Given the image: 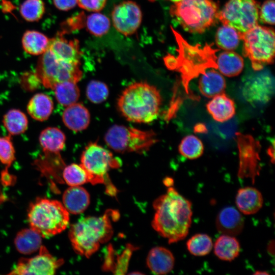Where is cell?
I'll return each mask as SVG.
<instances>
[{
	"mask_svg": "<svg viewBox=\"0 0 275 275\" xmlns=\"http://www.w3.org/2000/svg\"><path fill=\"white\" fill-rule=\"evenodd\" d=\"M108 88L103 82L92 80L88 85L86 95L88 99L94 103H100L105 100L108 96Z\"/></svg>",
	"mask_w": 275,
	"mask_h": 275,
	"instance_id": "obj_37",
	"label": "cell"
},
{
	"mask_svg": "<svg viewBox=\"0 0 275 275\" xmlns=\"http://www.w3.org/2000/svg\"><path fill=\"white\" fill-rule=\"evenodd\" d=\"M34 73L40 83L51 89L65 81L77 83L82 76L79 64L62 59L48 48L40 56Z\"/></svg>",
	"mask_w": 275,
	"mask_h": 275,
	"instance_id": "obj_8",
	"label": "cell"
},
{
	"mask_svg": "<svg viewBox=\"0 0 275 275\" xmlns=\"http://www.w3.org/2000/svg\"><path fill=\"white\" fill-rule=\"evenodd\" d=\"M274 241L272 240V241L270 242L269 244H268L267 246V251L268 252L271 254V255H273L274 253Z\"/></svg>",
	"mask_w": 275,
	"mask_h": 275,
	"instance_id": "obj_43",
	"label": "cell"
},
{
	"mask_svg": "<svg viewBox=\"0 0 275 275\" xmlns=\"http://www.w3.org/2000/svg\"><path fill=\"white\" fill-rule=\"evenodd\" d=\"M254 274H268L267 272H265V271H257L256 273H255Z\"/></svg>",
	"mask_w": 275,
	"mask_h": 275,
	"instance_id": "obj_46",
	"label": "cell"
},
{
	"mask_svg": "<svg viewBox=\"0 0 275 275\" xmlns=\"http://www.w3.org/2000/svg\"><path fill=\"white\" fill-rule=\"evenodd\" d=\"M206 108L213 119L219 122L230 120L235 113L234 101L224 93L213 97L206 104Z\"/></svg>",
	"mask_w": 275,
	"mask_h": 275,
	"instance_id": "obj_21",
	"label": "cell"
},
{
	"mask_svg": "<svg viewBox=\"0 0 275 275\" xmlns=\"http://www.w3.org/2000/svg\"><path fill=\"white\" fill-rule=\"evenodd\" d=\"M155 211L152 222L153 229L169 243L183 240L191 224V203L175 188L169 187L167 193L153 203Z\"/></svg>",
	"mask_w": 275,
	"mask_h": 275,
	"instance_id": "obj_1",
	"label": "cell"
},
{
	"mask_svg": "<svg viewBox=\"0 0 275 275\" xmlns=\"http://www.w3.org/2000/svg\"><path fill=\"white\" fill-rule=\"evenodd\" d=\"M64 181L70 186H80L89 182V175L80 164L72 163L65 167L63 172Z\"/></svg>",
	"mask_w": 275,
	"mask_h": 275,
	"instance_id": "obj_36",
	"label": "cell"
},
{
	"mask_svg": "<svg viewBox=\"0 0 275 275\" xmlns=\"http://www.w3.org/2000/svg\"><path fill=\"white\" fill-rule=\"evenodd\" d=\"M104 140L108 147L119 153H142L149 150L158 141L152 130L118 125L108 129Z\"/></svg>",
	"mask_w": 275,
	"mask_h": 275,
	"instance_id": "obj_9",
	"label": "cell"
},
{
	"mask_svg": "<svg viewBox=\"0 0 275 275\" xmlns=\"http://www.w3.org/2000/svg\"><path fill=\"white\" fill-rule=\"evenodd\" d=\"M239 151V166L238 172L240 178H250L254 183L259 175V150L260 145L251 136L237 133Z\"/></svg>",
	"mask_w": 275,
	"mask_h": 275,
	"instance_id": "obj_13",
	"label": "cell"
},
{
	"mask_svg": "<svg viewBox=\"0 0 275 275\" xmlns=\"http://www.w3.org/2000/svg\"><path fill=\"white\" fill-rule=\"evenodd\" d=\"M179 54L177 59L168 56L165 63L168 67L177 69L180 73L182 84L187 94L191 93L189 84L194 78L202 74L209 68H217L216 51L209 46L201 49L197 45L192 46L185 42L188 51L179 43Z\"/></svg>",
	"mask_w": 275,
	"mask_h": 275,
	"instance_id": "obj_6",
	"label": "cell"
},
{
	"mask_svg": "<svg viewBox=\"0 0 275 275\" xmlns=\"http://www.w3.org/2000/svg\"><path fill=\"white\" fill-rule=\"evenodd\" d=\"M244 98L255 104H265L274 94V81L268 72H260L248 77L241 85Z\"/></svg>",
	"mask_w": 275,
	"mask_h": 275,
	"instance_id": "obj_14",
	"label": "cell"
},
{
	"mask_svg": "<svg viewBox=\"0 0 275 275\" xmlns=\"http://www.w3.org/2000/svg\"><path fill=\"white\" fill-rule=\"evenodd\" d=\"M53 109V102L51 98L44 93L34 95L29 101L26 110L34 119L43 121L48 119Z\"/></svg>",
	"mask_w": 275,
	"mask_h": 275,
	"instance_id": "obj_24",
	"label": "cell"
},
{
	"mask_svg": "<svg viewBox=\"0 0 275 275\" xmlns=\"http://www.w3.org/2000/svg\"><path fill=\"white\" fill-rule=\"evenodd\" d=\"M240 33L233 28L223 25L215 35V43L218 47L227 51L235 49L239 44Z\"/></svg>",
	"mask_w": 275,
	"mask_h": 275,
	"instance_id": "obj_31",
	"label": "cell"
},
{
	"mask_svg": "<svg viewBox=\"0 0 275 275\" xmlns=\"http://www.w3.org/2000/svg\"><path fill=\"white\" fill-rule=\"evenodd\" d=\"M164 183L166 186L170 187L173 184V180L171 178H166L164 180Z\"/></svg>",
	"mask_w": 275,
	"mask_h": 275,
	"instance_id": "obj_44",
	"label": "cell"
},
{
	"mask_svg": "<svg viewBox=\"0 0 275 275\" xmlns=\"http://www.w3.org/2000/svg\"><path fill=\"white\" fill-rule=\"evenodd\" d=\"M178 148L180 153L182 156L190 159L199 158L204 151L202 142L194 135L184 137L181 140Z\"/></svg>",
	"mask_w": 275,
	"mask_h": 275,
	"instance_id": "obj_35",
	"label": "cell"
},
{
	"mask_svg": "<svg viewBox=\"0 0 275 275\" xmlns=\"http://www.w3.org/2000/svg\"><path fill=\"white\" fill-rule=\"evenodd\" d=\"M50 39L44 34L35 30H28L23 34L21 44L24 51L33 56H40L47 49Z\"/></svg>",
	"mask_w": 275,
	"mask_h": 275,
	"instance_id": "obj_26",
	"label": "cell"
},
{
	"mask_svg": "<svg viewBox=\"0 0 275 275\" xmlns=\"http://www.w3.org/2000/svg\"><path fill=\"white\" fill-rule=\"evenodd\" d=\"M28 220L30 228L42 237H50L66 229L69 213L60 202L39 198L30 204Z\"/></svg>",
	"mask_w": 275,
	"mask_h": 275,
	"instance_id": "obj_4",
	"label": "cell"
},
{
	"mask_svg": "<svg viewBox=\"0 0 275 275\" xmlns=\"http://www.w3.org/2000/svg\"><path fill=\"white\" fill-rule=\"evenodd\" d=\"M52 90L54 91L57 101L66 106L76 102L80 96L79 89L76 82L72 81L58 83Z\"/></svg>",
	"mask_w": 275,
	"mask_h": 275,
	"instance_id": "obj_29",
	"label": "cell"
},
{
	"mask_svg": "<svg viewBox=\"0 0 275 275\" xmlns=\"http://www.w3.org/2000/svg\"><path fill=\"white\" fill-rule=\"evenodd\" d=\"M106 0H77V5L88 11L99 12L105 7Z\"/></svg>",
	"mask_w": 275,
	"mask_h": 275,
	"instance_id": "obj_41",
	"label": "cell"
},
{
	"mask_svg": "<svg viewBox=\"0 0 275 275\" xmlns=\"http://www.w3.org/2000/svg\"><path fill=\"white\" fill-rule=\"evenodd\" d=\"M259 10L256 0H229L219 11L218 19L243 33L258 24Z\"/></svg>",
	"mask_w": 275,
	"mask_h": 275,
	"instance_id": "obj_11",
	"label": "cell"
},
{
	"mask_svg": "<svg viewBox=\"0 0 275 275\" xmlns=\"http://www.w3.org/2000/svg\"><path fill=\"white\" fill-rule=\"evenodd\" d=\"M203 125H197L195 127V130H196L198 132H204L205 131V127H202Z\"/></svg>",
	"mask_w": 275,
	"mask_h": 275,
	"instance_id": "obj_45",
	"label": "cell"
},
{
	"mask_svg": "<svg viewBox=\"0 0 275 275\" xmlns=\"http://www.w3.org/2000/svg\"><path fill=\"white\" fill-rule=\"evenodd\" d=\"M235 203L240 212L250 215L257 213L262 208L263 199L261 193L257 188L247 186L238 190Z\"/></svg>",
	"mask_w": 275,
	"mask_h": 275,
	"instance_id": "obj_18",
	"label": "cell"
},
{
	"mask_svg": "<svg viewBox=\"0 0 275 275\" xmlns=\"http://www.w3.org/2000/svg\"><path fill=\"white\" fill-rule=\"evenodd\" d=\"M217 68L223 75L233 77L239 75L242 71L244 62L242 58L232 51L221 52L216 62Z\"/></svg>",
	"mask_w": 275,
	"mask_h": 275,
	"instance_id": "obj_25",
	"label": "cell"
},
{
	"mask_svg": "<svg viewBox=\"0 0 275 275\" xmlns=\"http://www.w3.org/2000/svg\"><path fill=\"white\" fill-rule=\"evenodd\" d=\"M80 162V165L88 174L89 182L93 185L105 183L109 170L121 166L120 160L109 151L93 142L89 143L85 147Z\"/></svg>",
	"mask_w": 275,
	"mask_h": 275,
	"instance_id": "obj_10",
	"label": "cell"
},
{
	"mask_svg": "<svg viewBox=\"0 0 275 275\" xmlns=\"http://www.w3.org/2000/svg\"><path fill=\"white\" fill-rule=\"evenodd\" d=\"M39 143L46 156L59 155L65 146L66 136L59 128L49 127L43 129L39 135Z\"/></svg>",
	"mask_w": 275,
	"mask_h": 275,
	"instance_id": "obj_22",
	"label": "cell"
},
{
	"mask_svg": "<svg viewBox=\"0 0 275 275\" xmlns=\"http://www.w3.org/2000/svg\"><path fill=\"white\" fill-rule=\"evenodd\" d=\"M119 213L108 210L100 216H88L73 224L69 238L75 252L87 258L108 241L113 234L112 220L117 219Z\"/></svg>",
	"mask_w": 275,
	"mask_h": 275,
	"instance_id": "obj_2",
	"label": "cell"
},
{
	"mask_svg": "<svg viewBox=\"0 0 275 275\" xmlns=\"http://www.w3.org/2000/svg\"><path fill=\"white\" fill-rule=\"evenodd\" d=\"M54 6L61 11H69L77 5V0H53Z\"/></svg>",
	"mask_w": 275,
	"mask_h": 275,
	"instance_id": "obj_42",
	"label": "cell"
},
{
	"mask_svg": "<svg viewBox=\"0 0 275 275\" xmlns=\"http://www.w3.org/2000/svg\"><path fill=\"white\" fill-rule=\"evenodd\" d=\"M136 248L130 244H128L122 253L118 256L115 263L113 271L116 274H124L127 271L128 263L134 250Z\"/></svg>",
	"mask_w": 275,
	"mask_h": 275,
	"instance_id": "obj_39",
	"label": "cell"
},
{
	"mask_svg": "<svg viewBox=\"0 0 275 275\" xmlns=\"http://www.w3.org/2000/svg\"><path fill=\"white\" fill-rule=\"evenodd\" d=\"M142 19V13L139 6L134 2L126 1L117 5L112 13L114 28L124 36L134 34L139 28Z\"/></svg>",
	"mask_w": 275,
	"mask_h": 275,
	"instance_id": "obj_15",
	"label": "cell"
},
{
	"mask_svg": "<svg viewBox=\"0 0 275 275\" xmlns=\"http://www.w3.org/2000/svg\"><path fill=\"white\" fill-rule=\"evenodd\" d=\"M274 1H265L259 10V18L265 23L270 25L274 24Z\"/></svg>",
	"mask_w": 275,
	"mask_h": 275,
	"instance_id": "obj_40",
	"label": "cell"
},
{
	"mask_svg": "<svg viewBox=\"0 0 275 275\" xmlns=\"http://www.w3.org/2000/svg\"><path fill=\"white\" fill-rule=\"evenodd\" d=\"M90 202L89 194L80 186L67 188L63 195V204L69 213L78 214L83 212Z\"/></svg>",
	"mask_w": 275,
	"mask_h": 275,
	"instance_id": "obj_20",
	"label": "cell"
},
{
	"mask_svg": "<svg viewBox=\"0 0 275 275\" xmlns=\"http://www.w3.org/2000/svg\"><path fill=\"white\" fill-rule=\"evenodd\" d=\"M169 1H170L171 2H173L174 3H176V2H179V1H180L181 0H169Z\"/></svg>",
	"mask_w": 275,
	"mask_h": 275,
	"instance_id": "obj_47",
	"label": "cell"
},
{
	"mask_svg": "<svg viewBox=\"0 0 275 275\" xmlns=\"http://www.w3.org/2000/svg\"><path fill=\"white\" fill-rule=\"evenodd\" d=\"M15 149L11 135L0 136V161L6 165V169L11 166L15 159Z\"/></svg>",
	"mask_w": 275,
	"mask_h": 275,
	"instance_id": "obj_38",
	"label": "cell"
},
{
	"mask_svg": "<svg viewBox=\"0 0 275 275\" xmlns=\"http://www.w3.org/2000/svg\"><path fill=\"white\" fill-rule=\"evenodd\" d=\"M215 224L218 232L234 236L242 232L244 219L239 211L233 207L228 206L219 212Z\"/></svg>",
	"mask_w": 275,
	"mask_h": 275,
	"instance_id": "obj_16",
	"label": "cell"
},
{
	"mask_svg": "<svg viewBox=\"0 0 275 275\" xmlns=\"http://www.w3.org/2000/svg\"><path fill=\"white\" fill-rule=\"evenodd\" d=\"M3 123L9 134L18 135L24 132L28 127V118L21 111L11 109L3 117Z\"/></svg>",
	"mask_w": 275,
	"mask_h": 275,
	"instance_id": "obj_30",
	"label": "cell"
},
{
	"mask_svg": "<svg viewBox=\"0 0 275 275\" xmlns=\"http://www.w3.org/2000/svg\"><path fill=\"white\" fill-rule=\"evenodd\" d=\"M243 42V54L249 58L255 71L273 62L274 32L272 28L258 24L248 31L240 33Z\"/></svg>",
	"mask_w": 275,
	"mask_h": 275,
	"instance_id": "obj_7",
	"label": "cell"
},
{
	"mask_svg": "<svg viewBox=\"0 0 275 275\" xmlns=\"http://www.w3.org/2000/svg\"><path fill=\"white\" fill-rule=\"evenodd\" d=\"M189 252L196 256H203L211 251L213 243L211 238L206 234H197L193 236L186 242Z\"/></svg>",
	"mask_w": 275,
	"mask_h": 275,
	"instance_id": "obj_33",
	"label": "cell"
},
{
	"mask_svg": "<svg viewBox=\"0 0 275 275\" xmlns=\"http://www.w3.org/2000/svg\"><path fill=\"white\" fill-rule=\"evenodd\" d=\"M199 80L201 93L208 98L223 93L226 89V81L222 74L214 69L205 71Z\"/></svg>",
	"mask_w": 275,
	"mask_h": 275,
	"instance_id": "obj_23",
	"label": "cell"
},
{
	"mask_svg": "<svg viewBox=\"0 0 275 275\" xmlns=\"http://www.w3.org/2000/svg\"><path fill=\"white\" fill-rule=\"evenodd\" d=\"M240 244L234 236L223 234L215 241L214 252L219 259L231 261L238 257L240 252Z\"/></svg>",
	"mask_w": 275,
	"mask_h": 275,
	"instance_id": "obj_27",
	"label": "cell"
},
{
	"mask_svg": "<svg viewBox=\"0 0 275 275\" xmlns=\"http://www.w3.org/2000/svg\"><path fill=\"white\" fill-rule=\"evenodd\" d=\"M85 26L88 31L96 37L106 34L111 26L109 19L99 12L93 13L86 17Z\"/></svg>",
	"mask_w": 275,
	"mask_h": 275,
	"instance_id": "obj_32",
	"label": "cell"
},
{
	"mask_svg": "<svg viewBox=\"0 0 275 275\" xmlns=\"http://www.w3.org/2000/svg\"><path fill=\"white\" fill-rule=\"evenodd\" d=\"M63 263V259H57L44 246H41L38 255L20 259L9 274L51 275L54 274Z\"/></svg>",
	"mask_w": 275,
	"mask_h": 275,
	"instance_id": "obj_12",
	"label": "cell"
},
{
	"mask_svg": "<svg viewBox=\"0 0 275 275\" xmlns=\"http://www.w3.org/2000/svg\"><path fill=\"white\" fill-rule=\"evenodd\" d=\"M147 265L149 269L157 274H164L173 268L175 258L172 253L166 248L156 246L149 252Z\"/></svg>",
	"mask_w": 275,
	"mask_h": 275,
	"instance_id": "obj_17",
	"label": "cell"
},
{
	"mask_svg": "<svg viewBox=\"0 0 275 275\" xmlns=\"http://www.w3.org/2000/svg\"><path fill=\"white\" fill-rule=\"evenodd\" d=\"M42 237L31 229H24L16 235L14 244L20 253L28 255L38 250L41 246Z\"/></svg>",
	"mask_w": 275,
	"mask_h": 275,
	"instance_id": "obj_28",
	"label": "cell"
},
{
	"mask_svg": "<svg viewBox=\"0 0 275 275\" xmlns=\"http://www.w3.org/2000/svg\"><path fill=\"white\" fill-rule=\"evenodd\" d=\"M65 125L74 131L86 129L90 122V114L88 109L82 104L75 102L67 106L62 115Z\"/></svg>",
	"mask_w": 275,
	"mask_h": 275,
	"instance_id": "obj_19",
	"label": "cell"
},
{
	"mask_svg": "<svg viewBox=\"0 0 275 275\" xmlns=\"http://www.w3.org/2000/svg\"><path fill=\"white\" fill-rule=\"evenodd\" d=\"M19 12L28 22H36L43 17L45 5L42 0H25L20 5Z\"/></svg>",
	"mask_w": 275,
	"mask_h": 275,
	"instance_id": "obj_34",
	"label": "cell"
},
{
	"mask_svg": "<svg viewBox=\"0 0 275 275\" xmlns=\"http://www.w3.org/2000/svg\"><path fill=\"white\" fill-rule=\"evenodd\" d=\"M219 7L212 0H181L170 8L172 17L186 32L202 33L216 22Z\"/></svg>",
	"mask_w": 275,
	"mask_h": 275,
	"instance_id": "obj_5",
	"label": "cell"
},
{
	"mask_svg": "<svg viewBox=\"0 0 275 275\" xmlns=\"http://www.w3.org/2000/svg\"><path fill=\"white\" fill-rule=\"evenodd\" d=\"M161 97L158 89L146 82H136L128 86L122 93L118 107L128 121L148 123L158 116Z\"/></svg>",
	"mask_w": 275,
	"mask_h": 275,
	"instance_id": "obj_3",
	"label": "cell"
}]
</instances>
